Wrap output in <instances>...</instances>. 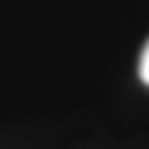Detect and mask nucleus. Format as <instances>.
<instances>
[{
  "instance_id": "f257e3e1",
  "label": "nucleus",
  "mask_w": 149,
  "mask_h": 149,
  "mask_svg": "<svg viewBox=\"0 0 149 149\" xmlns=\"http://www.w3.org/2000/svg\"><path fill=\"white\" fill-rule=\"evenodd\" d=\"M138 74H140V80L145 85H149V42L145 45L143 54H140V62H138Z\"/></svg>"
}]
</instances>
